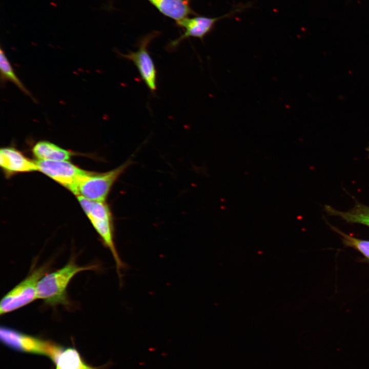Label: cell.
Returning <instances> with one entry per match:
<instances>
[{
    "label": "cell",
    "mask_w": 369,
    "mask_h": 369,
    "mask_svg": "<svg viewBox=\"0 0 369 369\" xmlns=\"http://www.w3.org/2000/svg\"><path fill=\"white\" fill-rule=\"evenodd\" d=\"M1 342L16 352L44 355L50 360L55 356L61 345L54 342L22 333L12 328L2 326Z\"/></svg>",
    "instance_id": "obj_4"
},
{
    "label": "cell",
    "mask_w": 369,
    "mask_h": 369,
    "mask_svg": "<svg viewBox=\"0 0 369 369\" xmlns=\"http://www.w3.org/2000/svg\"><path fill=\"white\" fill-rule=\"evenodd\" d=\"M48 270L47 265L33 270L23 281L8 292L1 301V315L14 311L36 299L38 282L47 274Z\"/></svg>",
    "instance_id": "obj_5"
},
{
    "label": "cell",
    "mask_w": 369,
    "mask_h": 369,
    "mask_svg": "<svg viewBox=\"0 0 369 369\" xmlns=\"http://www.w3.org/2000/svg\"><path fill=\"white\" fill-rule=\"evenodd\" d=\"M231 13L218 17H209L204 16L187 17L179 22L177 26L184 30L183 33L176 39L170 42L168 46L169 49L176 48L184 39L189 37L198 38L203 40V38L213 29L218 20L230 15Z\"/></svg>",
    "instance_id": "obj_8"
},
{
    "label": "cell",
    "mask_w": 369,
    "mask_h": 369,
    "mask_svg": "<svg viewBox=\"0 0 369 369\" xmlns=\"http://www.w3.org/2000/svg\"><path fill=\"white\" fill-rule=\"evenodd\" d=\"M163 15L176 23L193 14L186 0H147Z\"/></svg>",
    "instance_id": "obj_11"
},
{
    "label": "cell",
    "mask_w": 369,
    "mask_h": 369,
    "mask_svg": "<svg viewBox=\"0 0 369 369\" xmlns=\"http://www.w3.org/2000/svg\"><path fill=\"white\" fill-rule=\"evenodd\" d=\"M77 197L104 244L111 253L120 280L121 271L125 266L115 244L112 217L108 205L105 201H94L81 196H77Z\"/></svg>",
    "instance_id": "obj_2"
},
{
    "label": "cell",
    "mask_w": 369,
    "mask_h": 369,
    "mask_svg": "<svg viewBox=\"0 0 369 369\" xmlns=\"http://www.w3.org/2000/svg\"><path fill=\"white\" fill-rule=\"evenodd\" d=\"M32 152L38 160H68L73 155L72 152L47 141L37 142Z\"/></svg>",
    "instance_id": "obj_13"
},
{
    "label": "cell",
    "mask_w": 369,
    "mask_h": 369,
    "mask_svg": "<svg viewBox=\"0 0 369 369\" xmlns=\"http://www.w3.org/2000/svg\"><path fill=\"white\" fill-rule=\"evenodd\" d=\"M51 361L55 369H108L113 364L109 361L101 366H93L84 360L76 348L63 346Z\"/></svg>",
    "instance_id": "obj_10"
},
{
    "label": "cell",
    "mask_w": 369,
    "mask_h": 369,
    "mask_svg": "<svg viewBox=\"0 0 369 369\" xmlns=\"http://www.w3.org/2000/svg\"><path fill=\"white\" fill-rule=\"evenodd\" d=\"M328 224L333 231L341 236L342 240L345 245L356 249L369 259V240L357 238L342 232L333 225Z\"/></svg>",
    "instance_id": "obj_15"
},
{
    "label": "cell",
    "mask_w": 369,
    "mask_h": 369,
    "mask_svg": "<svg viewBox=\"0 0 369 369\" xmlns=\"http://www.w3.org/2000/svg\"><path fill=\"white\" fill-rule=\"evenodd\" d=\"M38 171L69 189L71 192L79 178L87 171L68 160L36 161Z\"/></svg>",
    "instance_id": "obj_7"
},
{
    "label": "cell",
    "mask_w": 369,
    "mask_h": 369,
    "mask_svg": "<svg viewBox=\"0 0 369 369\" xmlns=\"http://www.w3.org/2000/svg\"><path fill=\"white\" fill-rule=\"evenodd\" d=\"M324 208L329 215L339 217L347 223H359L369 227V206L356 201L354 207L347 211H338L329 205L324 206Z\"/></svg>",
    "instance_id": "obj_12"
},
{
    "label": "cell",
    "mask_w": 369,
    "mask_h": 369,
    "mask_svg": "<svg viewBox=\"0 0 369 369\" xmlns=\"http://www.w3.org/2000/svg\"><path fill=\"white\" fill-rule=\"evenodd\" d=\"M0 71L2 81H9L13 83L23 92L32 98L29 90L16 76L2 49H1L0 52Z\"/></svg>",
    "instance_id": "obj_14"
},
{
    "label": "cell",
    "mask_w": 369,
    "mask_h": 369,
    "mask_svg": "<svg viewBox=\"0 0 369 369\" xmlns=\"http://www.w3.org/2000/svg\"><path fill=\"white\" fill-rule=\"evenodd\" d=\"M95 268V265L79 266L71 259L64 267L46 274L39 280L37 285V299L52 306L68 305L67 289L72 278L80 272L93 270Z\"/></svg>",
    "instance_id": "obj_1"
},
{
    "label": "cell",
    "mask_w": 369,
    "mask_h": 369,
    "mask_svg": "<svg viewBox=\"0 0 369 369\" xmlns=\"http://www.w3.org/2000/svg\"><path fill=\"white\" fill-rule=\"evenodd\" d=\"M0 166L8 173L29 172L38 170L36 161H33L12 147L0 150Z\"/></svg>",
    "instance_id": "obj_9"
},
{
    "label": "cell",
    "mask_w": 369,
    "mask_h": 369,
    "mask_svg": "<svg viewBox=\"0 0 369 369\" xmlns=\"http://www.w3.org/2000/svg\"><path fill=\"white\" fill-rule=\"evenodd\" d=\"M129 159L117 168L104 173L87 172L78 179L72 193L89 199L105 201L115 182L131 165Z\"/></svg>",
    "instance_id": "obj_3"
},
{
    "label": "cell",
    "mask_w": 369,
    "mask_h": 369,
    "mask_svg": "<svg viewBox=\"0 0 369 369\" xmlns=\"http://www.w3.org/2000/svg\"><path fill=\"white\" fill-rule=\"evenodd\" d=\"M186 1L189 2L190 0H186Z\"/></svg>",
    "instance_id": "obj_17"
},
{
    "label": "cell",
    "mask_w": 369,
    "mask_h": 369,
    "mask_svg": "<svg viewBox=\"0 0 369 369\" xmlns=\"http://www.w3.org/2000/svg\"><path fill=\"white\" fill-rule=\"evenodd\" d=\"M159 34L156 31L142 37L136 51L128 54L119 53L121 57L133 63L141 79L152 93L157 90V70L148 47L151 41Z\"/></svg>",
    "instance_id": "obj_6"
},
{
    "label": "cell",
    "mask_w": 369,
    "mask_h": 369,
    "mask_svg": "<svg viewBox=\"0 0 369 369\" xmlns=\"http://www.w3.org/2000/svg\"><path fill=\"white\" fill-rule=\"evenodd\" d=\"M366 151H367L368 152V157H369V146L366 148Z\"/></svg>",
    "instance_id": "obj_16"
}]
</instances>
